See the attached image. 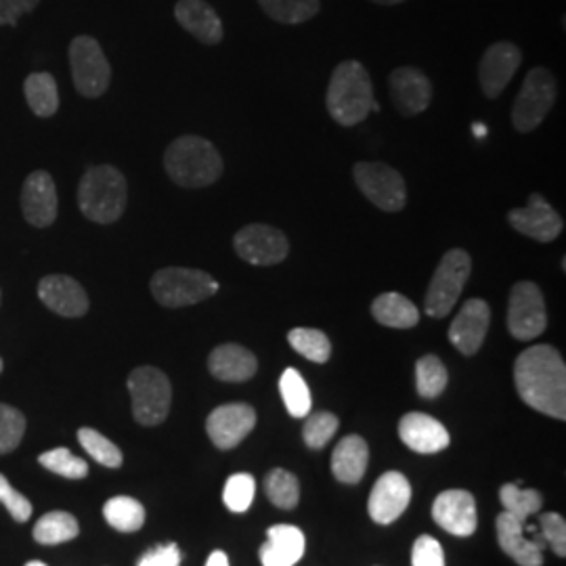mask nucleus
<instances>
[{
	"label": "nucleus",
	"instance_id": "obj_9",
	"mask_svg": "<svg viewBox=\"0 0 566 566\" xmlns=\"http://www.w3.org/2000/svg\"><path fill=\"white\" fill-rule=\"evenodd\" d=\"M70 65L76 91L97 99L109 88L112 67L103 53L102 44L93 36H76L70 44Z\"/></svg>",
	"mask_w": 566,
	"mask_h": 566
},
{
	"label": "nucleus",
	"instance_id": "obj_4",
	"mask_svg": "<svg viewBox=\"0 0 566 566\" xmlns=\"http://www.w3.org/2000/svg\"><path fill=\"white\" fill-rule=\"evenodd\" d=\"M128 185L114 166H91L78 185L81 212L93 223H116L126 210Z\"/></svg>",
	"mask_w": 566,
	"mask_h": 566
},
{
	"label": "nucleus",
	"instance_id": "obj_40",
	"mask_svg": "<svg viewBox=\"0 0 566 566\" xmlns=\"http://www.w3.org/2000/svg\"><path fill=\"white\" fill-rule=\"evenodd\" d=\"M39 462L46 470L60 474L63 479H70V481H81V479H86V474H88V464L81 458H76L65 447H57V449H51V451L42 453Z\"/></svg>",
	"mask_w": 566,
	"mask_h": 566
},
{
	"label": "nucleus",
	"instance_id": "obj_51",
	"mask_svg": "<svg viewBox=\"0 0 566 566\" xmlns=\"http://www.w3.org/2000/svg\"><path fill=\"white\" fill-rule=\"evenodd\" d=\"M25 566H46L44 563H41V560H32V563H28Z\"/></svg>",
	"mask_w": 566,
	"mask_h": 566
},
{
	"label": "nucleus",
	"instance_id": "obj_7",
	"mask_svg": "<svg viewBox=\"0 0 566 566\" xmlns=\"http://www.w3.org/2000/svg\"><path fill=\"white\" fill-rule=\"evenodd\" d=\"M470 271H472V259L465 250L455 248L447 252L428 285L424 308L430 317L443 319L453 311L458 298L462 296Z\"/></svg>",
	"mask_w": 566,
	"mask_h": 566
},
{
	"label": "nucleus",
	"instance_id": "obj_52",
	"mask_svg": "<svg viewBox=\"0 0 566 566\" xmlns=\"http://www.w3.org/2000/svg\"><path fill=\"white\" fill-rule=\"evenodd\" d=\"M0 371H2V359H0Z\"/></svg>",
	"mask_w": 566,
	"mask_h": 566
},
{
	"label": "nucleus",
	"instance_id": "obj_33",
	"mask_svg": "<svg viewBox=\"0 0 566 566\" xmlns=\"http://www.w3.org/2000/svg\"><path fill=\"white\" fill-rule=\"evenodd\" d=\"M280 392H282L283 405L292 418H306L311 413V407H313L311 390L298 369L287 367L283 371L280 378Z\"/></svg>",
	"mask_w": 566,
	"mask_h": 566
},
{
	"label": "nucleus",
	"instance_id": "obj_47",
	"mask_svg": "<svg viewBox=\"0 0 566 566\" xmlns=\"http://www.w3.org/2000/svg\"><path fill=\"white\" fill-rule=\"evenodd\" d=\"M41 0H0V25H15L21 15L36 9Z\"/></svg>",
	"mask_w": 566,
	"mask_h": 566
},
{
	"label": "nucleus",
	"instance_id": "obj_6",
	"mask_svg": "<svg viewBox=\"0 0 566 566\" xmlns=\"http://www.w3.org/2000/svg\"><path fill=\"white\" fill-rule=\"evenodd\" d=\"M128 392L133 401V416L139 424H163L172 401V386L163 369L151 365L133 369L128 376Z\"/></svg>",
	"mask_w": 566,
	"mask_h": 566
},
{
	"label": "nucleus",
	"instance_id": "obj_17",
	"mask_svg": "<svg viewBox=\"0 0 566 566\" xmlns=\"http://www.w3.org/2000/svg\"><path fill=\"white\" fill-rule=\"evenodd\" d=\"M432 518L434 523L446 528L447 533L458 537H470L476 526V500L470 491L464 489H449L437 495L432 504Z\"/></svg>",
	"mask_w": 566,
	"mask_h": 566
},
{
	"label": "nucleus",
	"instance_id": "obj_13",
	"mask_svg": "<svg viewBox=\"0 0 566 566\" xmlns=\"http://www.w3.org/2000/svg\"><path fill=\"white\" fill-rule=\"evenodd\" d=\"M497 542L518 566H542L544 565V549L546 542L542 533L535 526L528 525L526 521H518L516 516L502 512L497 516Z\"/></svg>",
	"mask_w": 566,
	"mask_h": 566
},
{
	"label": "nucleus",
	"instance_id": "obj_28",
	"mask_svg": "<svg viewBox=\"0 0 566 566\" xmlns=\"http://www.w3.org/2000/svg\"><path fill=\"white\" fill-rule=\"evenodd\" d=\"M371 315L378 324L395 329H409L420 322L418 306L399 292H385L371 304Z\"/></svg>",
	"mask_w": 566,
	"mask_h": 566
},
{
	"label": "nucleus",
	"instance_id": "obj_43",
	"mask_svg": "<svg viewBox=\"0 0 566 566\" xmlns=\"http://www.w3.org/2000/svg\"><path fill=\"white\" fill-rule=\"evenodd\" d=\"M539 533L547 546L554 549L556 556H566V523L556 512H546L539 516Z\"/></svg>",
	"mask_w": 566,
	"mask_h": 566
},
{
	"label": "nucleus",
	"instance_id": "obj_3",
	"mask_svg": "<svg viewBox=\"0 0 566 566\" xmlns=\"http://www.w3.org/2000/svg\"><path fill=\"white\" fill-rule=\"evenodd\" d=\"M374 103L371 78L359 61H343L327 86V112L340 126H357L369 116Z\"/></svg>",
	"mask_w": 566,
	"mask_h": 566
},
{
	"label": "nucleus",
	"instance_id": "obj_5",
	"mask_svg": "<svg viewBox=\"0 0 566 566\" xmlns=\"http://www.w3.org/2000/svg\"><path fill=\"white\" fill-rule=\"evenodd\" d=\"M151 294L168 308H181L202 303L219 292V282L200 269L168 266L151 277Z\"/></svg>",
	"mask_w": 566,
	"mask_h": 566
},
{
	"label": "nucleus",
	"instance_id": "obj_16",
	"mask_svg": "<svg viewBox=\"0 0 566 566\" xmlns=\"http://www.w3.org/2000/svg\"><path fill=\"white\" fill-rule=\"evenodd\" d=\"M523 63V51L514 42L491 44L481 60L479 78L489 99H497Z\"/></svg>",
	"mask_w": 566,
	"mask_h": 566
},
{
	"label": "nucleus",
	"instance_id": "obj_32",
	"mask_svg": "<svg viewBox=\"0 0 566 566\" xmlns=\"http://www.w3.org/2000/svg\"><path fill=\"white\" fill-rule=\"evenodd\" d=\"M259 2L271 20L285 25H298L304 21L313 20L322 9V0H259Z\"/></svg>",
	"mask_w": 566,
	"mask_h": 566
},
{
	"label": "nucleus",
	"instance_id": "obj_41",
	"mask_svg": "<svg viewBox=\"0 0 566 566\" xmlns=\"http://www.w3.org/2000/svg\"><path fill=\"white\" fill-rule=\"evenodd\" d=\"M338 418L329 411H319V413H308L306 424L303 428V439L311 449H322L332 441V437L338 430Z\"/></svg>",
	"mask_w": 566,
	"mask_h": 566
},
{
	"label": "nucleus",
	"instance_id": "obj_30",
	"mask_svg": "<svg viewBox=\"0 0 566 566\" xmlns=\"http://www.w3.org/2000/svg\"><path fill=\"white\" fill-rule=\"evenodd\" d=\"M34 539L42 546H60L78 537L81 526L70 512H49L34 525Z\"/></svg>",
	"mask_w": 566,
	"mask_h": 566
},
{
	"label": "nucleus",
	"instance_id": "obj_26",
	"mask_svg": "<svg viewBox=\"0 0 566 566\" xmlns=\"http://www.w3.org/2000/svg\"><path fill=\"white\" fill-rule=\"evenodd\" d=\"M306 539L294 525H275L266 531V542L261 546L263 566H294L304 556Z\"/></svg>",
	"mask_w": 566,
	"mask_h": 566
},
{
	"label": "nucleus",
	"instance_id": "obj_24",
	"mask_svg": "<svg viewBox=\"0 0 566 566\" xmlns=\"http://www.w3.org/2000/svg\"><path fill=\"white\" fill-rule=\"evenodd\" d=\"M175 18L191 36L203 44H219L223 41V21L206 0H179Z\"/></svg>",
	"mask_w": 566,
	"mask_h": 566
},
{
	"label": "nucleus",
	"instance_id": "obj_10",
	"mask_svg": "<svg viewBox=\"0 0 566 566\" xmlns=\"http://www.w3.org/2000/svg\"><path fill=\"white\" fill-rule=\"evenodd\" d=\"M547 315L544 294L533 282H518L510 292L507 329L516 340H535L546 332Z\"/></svg>",
	"mask_w": 566,
	"mask_h": 566
},
{
	"label": "nucleus",
	"instance_id": "obj_2",
	"mask_svg": "<svg viewBox=\"0 0 566 566\" xmlns=\"http://www.w3.org/2000/svg\"><path fill=\"white\" fill-rule=\"evenodd\" d=\"M168 177L187 189L208 187L223 177V158L219 149L198 135H185L168 145L164 154Z\"/></svg>",
	"mask_w": 566,
	"mask_h": 566
},
{
	"label": "nucleus",
	"instance_id": "obj_20",
	"mask_svg": "<svg viewBox=\"0 0 566 566\" xmlns=\"http://www.w3.org/2000/svg\"><path fill=\"white\" fill-rule=\"evenodd\" d=\"M491 324V308L483 298H470L460 308L458 317L449 327V340L465 355L472 357L485 343L486 329Z\"/></svg>",
	"mask_w": 566,
	"mask_h": 566
},
{
	"label": "nucleus",
	"instance_id": "obj_29",
	"mask_svg": "<svg viewBox=\"0 0 566 566\" xmlns=\"http://www.w3.org/2000/svg\"><path fill=\"white\" fill-rule=\"evenodd\" d=\"M23 93H25V102L36 116L51 118L57 114L60 91H57V82L51 74L46 72L30 74L23 82Z\"/></svg>",
	"mask_w": 566,
	"mask_h": 566
},
{
	"label": "nucleus",
	"instance_id": "obj_44",
	"mask_svg": "<svg viewBox=\"0 0 566 566\" xmlns=\"http://www.w3.org/2000/svg\"><path fill=\"white\" fill-rule=\"evenodd\" d=\"M411 566H446L443 546L430 535L418 537L411 549Z\"/></svg>",
	"mask_w": 566,
	"mask_h": 566
},
{
	"label": "nucleus",
	"instance_id": "obj_39",
	"mask_svg": "<svg viewBox=\"0 0 566 566\" xmlns=\"http://www.w3.org/2000/svg\"><path fill=\"white\" fill-rule=\"evenodd\" d=\"M256 493V481L248 472H238L227 479L223 489V502L229 512L233 514H243L248 512Z\"/></svg>",
	"mask_w": 566,
	"mask_h": 566
},
{
	"label": "nucleus",
	"instance_id": "obj_15",
	"mask_svg": "<svg viewBox=\"0 0 566 566\" xmlns=\"http://www.w3.org/2000/svg\"><path fill=\"white\" fill-rule=\"evenodd\" d=\"M254 426H256V411L252 405L229 403L217 407L208 416L206 432L219 449H233L254 430Z\"/></svg>",
	"mask_w": 566,
	"mask_h": 566
},
{
	"label": "nucleus",
	"instance_id": "obj_23",
	"mask_svg": "<svg viewBox=\"0 0 566 566\" xmlns=\"http://www.w3.org/2000/svg\"><path fill=\"white\" fill-rule=\"evenodd\" d=\"M39 296L61 317H82L88 311V296L81 283L67 275H46L39 283Z\"/></svg>",
	"mask_w": 566,
	"mask_h": 566
},
{
	"label": "nucleus",
	"instance_id": "obj_21",
	"mask_svg": "<svg viewBox=\"0 0 566 566\" xmlns=\"http://www.w3.org/2000/svg\"><path fill=\"white\" fill-rule=\"evenodd\" d=\"M388 86L397 109L407 118L422 114L432 99V84L418 67H397L388 76Z\"/></svg>",
	"mask_w": 566,
	"mask_h": 566
},
{
	"label": "nucleus",
	"instance_id": "obj_34",
	"mask_svg": "<svg viewBox=\"0 0 566 566\" xmlns=\"http://www.w3.org/2000/svg\"><path fill=\"white\" fill-rule=\"evenodd\" d=\"M500 502L504 512L516 516L518 521H528L544 506V497L537 489H523L516 483H506L500 489Z\"/></svg>",
	"mask_w": 566,
	"mask_h": 566
},
{
	"label": "nucleus",
	"instance_id": "obj_1",
	"mask_svg": "<svg viewBox=\"0 0 566 566\" xmlns=\"http://www.w3.org/2000/svg\"><path fill=\"white\" fill-rule=\"evenodd\" d=\"M518 397L535 411L566 420V365L549 344H535L523 350L514 364Z\"/></svg>",
	"mask_w": 566,
	"mask_h": 566
},
{
	"label": "nucleus",
	"instance_id": "obj_25",
	"mask_svg": "<svg viewBox=\"0 0 566 566\" xmlns=\"http://www.w3.org/2000/svg\"><path fill=\"white\" fill-rule=\"evenodd\" d=\"M208 369L221 382H245L256 374L259 361L242 344H221L210 353Z\"/></svg>",
	"mask_w": 566,
	"mask_h": 566
},
{
	"label": "nucleus",
	"instance_id": "obj_14",
	"mask_svg": "<svg viewBox=\"0 0 566 566\" xmlns=\"http://www.w3.org/2000/svg\"><path fill=\"white\" fill-rule=\"evenodd\" d=\"M507 223L512 224L514 231L542 243L554 242L565 229L563 217L547 203L542 193H531L525 208L510 210Z\"/></svg>",
	"mask_w": 566,
	"mask_h": 566
},
{
	"label": "nucleus",
	"instance_id": "obj_37",
	"mask_svg": "<svg viewBox=\"0 0 566 566\" xmlns=\"http://www.w3.org/2000/svg\"><path fill=\"white\" fill-rule=\"evenodd\" d=\"M264 489H266V497L273 506L282 507V510H292V507L298 506L301 485L292 472H287L283 468H275L273 472H269Z\"/></svg>",
	"mask_w": 566,
	"mask_h": 566
},
{
	"label": "nucleus",
	"instance_id": "obj_36",
	"mask_svg": "<svg viewBox=\"0 0 566 566\" xmlns=\"http://www.w3.org/2000/svg\"><path fill=\"white\" fill-rule=\"evenodd\" d=\"M447 382H449V374L439 357L426 355L416 364V386L420 397L437 399L439 395H443Z\"/></svg>",
	"mask_w": 566,
	"mask_h": 566
},
{
	"label": "nucleus",
	"instance_id": "obj_50",
	"mask_svg": "<svg viewBox=\"0 0 566 566\" xmlns=\"http://www.w3.org/2000/svg\"><path fill=\"white\" fill-rule=\"evenodd\" d=\"M376 4H385V7H392V4H401L405 0H374Z\"/></svg>",
	"mask_w": 566,
	"mask_h": 566
},
{
	"label": "nucleus",
	"instance_id": "obj_38",
	"mask_svg": "<svg viewBox=\"0 0 566 566\" xmlns=\"http://www.w3.org/2000/svg\"><path fill=\"white\" fill-rule=\"evenodd\" d=\"M78 441L84 447V451L105 468H120L124 462L120 447L114 446L107 437H103L102 432H97L93 428H81Z\"/></svg>",
	"mask_w": 566,
	"mask_h": 566
},
{
	"label": "nucleus",
	"instance_id": "obj_31",
	"mask_svg": "<svg viewBox=\"0 0 566 566\" xmlns=\"http://www.w3.org/2000/svg\"><path fill=\"white\" fill-rule=\"evenodd\" d=\"M103 516L107 525L114 526L120 533H135L145 525V507L135 497L116 495L105 502Z\"/></svg>",
	"mask_w": 566,
	"mask_h": 566
},
{
	"label": "nucleus",
	"instance_id": "obj_35",
	"mask_svg": "<svg viewBox=\"0 0 566 566\" xmlns=\"http://www.w3.org/2000/svg\"><path fill=\"white\" fill-rule=\"evenodd\" d=\"M287 343L298 355H303L304 359L313 364H325L332 357V343L322 329L294 327L287 334Z\"/></svg>",
	"mask_w": 566,
	"mask_h": 566
},
{
	"label": "nucleus",
	"instance_id": "obj_42",
	"mask_svg": "<svg viewBox=\"0 0 566 566\" xmlns=\"http://www.w3.org/2000/svg\"><path fill=\"white\" fill-rule=\"evenodd\" d=\"M25 418L20 409L0 403V453H11L23 439Z\"/></svg>",
	"mask_w": 566,
	"mask_h": 566
},
{
	"label": "nucleus",
	"instance_id": "obj_22",
	"mask_svg": "<svg viewBox=\"0 0 566 566\" xmlns=\"http://www.w3.org/2000/svg\"><path fill=\"white\" fill-rule=\"evenodd\" d=\"M399 437L411 451L424 455L439 453L451 443L446 426L422 411L405 413L399 422Z\"/></svg>",
	"mask_w": 566,
	"mask_h": 566
},
{
	"label": "nucleus",
	"instance_id": "obj_19",
	"mask_svg": "<svg viewBox=\"0 0 566 566\" xmlns=\"http://www.w3.org/2000/svg\"><path fill=\"white\" fill-rule=\"evenodd\" d=\"M21 210L32 227H49L57 219V187L46 170H34L21 187Z\"/></svg>",
	"mask_w": 566,
	"mask_h": 566
},
{
	"label": "nucleus",
	"instance_id": "obj_45",
	"mask_svg": "<svg viewBox=\"0 0 566 566\" xmlns=\"http://www.w3.org/2000/svg\"><path fill=\"white\" fill-rule=\"evenodd\" d=\"M0 504L9 510V514L18 523H25L32 516L30 500H25L20 491H15L2 474H0Z\"/></svg>",
	"mask_w": 566,
	"mask_h": 566
},
{
	"label": "nucleus",
	"instance_id": "obj_46",
	"mask_svg": "<svg viewBox=\"0 0 566 566\" xmlns=\"http://www.w3.org/2000/svg\"><path fill=\"white\" fill-rule=\"evenodd\" d=\"M181 549L177 544H164L147 549L137 566H181Z\"/></svg>",
	"mask_w": 566,
	"mask_h": 566
},
{
	"label": "nucleus",
	"instance_id": "obj_49",
	"mask_svg": "<svg viewBox=\"0 0 566 566\" xmlns=\"http://www.w3.org/2000/svg\"><path fill=\"white\" fill-rule=\"evenodd\" d=\"M472 133H474V135H479V137H485L486 135V130L485 128H483V124H474Z\"/></svg>",
	"mask_w": 566,
	"mask_h": 566
},
{
	"label": "nucleus",
	"instance_id": "obj_48",
	"mask_svg": "<svg viewBox=\"0 0 566 566\" xmlns=\"http://www.w3.org/2000/svg\"><path fill=\"white\" fill-rule=\"evenodd\" d=\"M206 566H229V558H227V554H224L223 549H214V552L208 556Z\"/></svg>",
	"mask_w": 566,
	"mask_h": 566
},
{
	"label": "nucleus",
	"instance_id": "obj_11",
	"mask_svg": "<svg viewBox=\"0 0 566 566\" xmlns=\"http://www.w3.org/2000/svg\"><path fill=\"white\" fill-rule=\"evenodd\" d=\"M355 182L365 198L385 212H399L407 203V187L399 170L382 163H359L353 168Z\"/></svg>",
	"mask_w": 566,
	"mask_h": 566
},
{
	"label": "nucleus",
	"instance_id": "obj_8",
	"mask_svg": "<svg viewBox=\"0 0 566 566\" xmlns=\"http://www.w3.org/2000/svg\"><path fill=\"white\" fill-rule=\"evenodd\" d=\"M558 95L556 78L546 67H533L512 107V124L518 133H531L546 120Z\"/></svg>",
	"mask_w": 566,
	"mask_h": 566
},
{
	"label": "nucleus",
	"instance_id": "obj_27",
	"mask_svg": "<svg viewBox=\"0 0 566 566\" xmlns=\"http://www.w3.org/2000/svg\"><path fill=\"white\" fill-rule=\"evenodd\" d=\"M369 464V447L365 439L350 434L344 437L332 453V472L340 483L355 485L365 476V470Z\"/></svg>",
	"mask_w": 566,
	"mask_h": 566
},
{
	"label": "nucleus",
	"instance_id": "obj_12",
	"mask_svg": "<svg viewBox=\"0 0 566 566\" xmlns=\"http://www.w3.org/2000/svg\"><path fill=\"white\" fill-rule=\"evenodd\" d=\"M238 256L248 264L273 266L287 259L290 242L285 233L271 224H245L233 238Z\"/></svg>",
	"mask_w": 566,
	"mask_h": 566
},
{
	"label": "nucleus",
	"instance_id": "obj_18",
	"mask_svg": "<svg viewBox=\"0 0 566 566\" xmlns=\"http://www.w3.org/2000/svg\"><path fill=\"white\" fill-rule=\"evenodd\" d=\"M411 502V485L401 472H385L369 493V516L378 525L395 523Z\"/></svg>",
	"mask_w": 566,
	"mask_h": 566
}]
</instances>
